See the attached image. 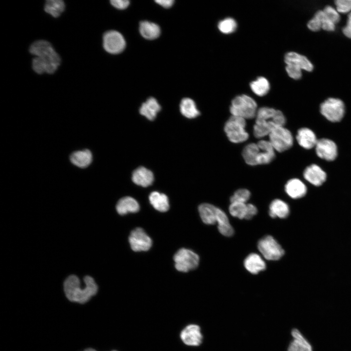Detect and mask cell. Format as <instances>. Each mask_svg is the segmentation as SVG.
Wrapping results in <instances>:
<instances>
[{"label":"cell","instance_id":"f35d334b","mask_svg":"<svg viewBox=\"0 0 351 351\" xmlns=\"http://www.w3.org/2000/svg\"><path fill=\"white\" fill-rule=\"evenodd\" d=\"M110 3L114 7L123 10L128 7L130 1L127 0H112L110 1Z\"/></svg>","mask_w":351,"mask_h":351},{"label":"cell","instance_id":"e0dca14e","mask_svg":"<svg viewBox=\"0 0 351 351\" xmlns=\"http://www.w3.org/2000/svg\"><path fill=\"white\" fill-rule=\"evenodd\" d=\"M284 60L286 64H292L301 70L312 71L313 65L311 61L304 56L294 52H289L285 55Z\"/></svg>","mask_w":351,"mask_h":351},{"label":"cell","instance_id":"3957f363","mask_svg":"<svg viewBox=\"0 0 351 351\" xmlns=\"http://www.w3.org/2000/svg\"><path fill=\"white\" fill-rule=\"evenodd\" d=\"M83 281L85 286L82 288L80 286L79 279L75 275H71L65 279L63 284L64 291L70 301L83 304L97 293L98 287L92 277L85 276Z\"/></svg>","mask_w":351,"mask_h":351},{"label":"cell","instance_id":"74e56055","mask_svg":"<svg viewBox=\"0 0 351 351\" xmlns=\"http://www.w3.org/2000/svg\"><path fill=\"white\" fill-rule=\"evenodd\" d=\"M335 3L339 12L345 13L351 10V0H337Z\"/></svg>","mask_w":351,"mask_h":351},{"label":"cell","instance_id":"ee69618b","mask_svg":"<svg viewBox=\"0 0 351 351\" xmlns=\"http://www.w3.org/2000/svg\"><path fill=\"white\" fill-rule=\"evenodd\" d=\"M155 2L157 4L160 5L164 8H169L172 6L175 2L174 0H156Z\"/></svg>","mask_w":351,"mask_h":351},{"label":"cell","instance_id":"ba28073f","mask_svg":"<svg viewBox=\"0 0 351 351\" xmlns=\"http://www.w3.org/2000/svg\"><path fill=\"white\" fill-rule=\"evenodd\" d=\"M174 260L176 269L181 272H188L198 266L199 256L193 251L185 249H179L174 255Z\"/></svg>","mask_w":351,"mask_h":351},{"label":"cell","instance_id":"4316f807","mask_svg":"<svg viewBox=\"0 0 351 351\" xmlns=\"http://www.w3.org/2000/svg\"><path fill=\"white\" fill-rule=\"evenodd\" d=\"M139 31L144 38L150 40L157 39L161 32L160 27L157 24L148 21L140 22Z\"/></svg>","mask_w":351,"mask_h":351},{"label":"cell","instance_id":"7bdbcfd3","mask_svg":"<svg viewBox=\"0 0 351 351\" xmlns=\"http://www.w3.org/2000/svg\"><path fill=\"white\" fill-rule=\"evenodd\" d=\"M343 33L348 38H351V13L348 15L347 25L343 28Z\"/></svg>","mask_w":351,"mask_h":351},{"label":"cell","instance_id":"7402d4cb","mask_svg":"<svg viewBox=\"0 0 351 351\" xmlns=\"http://www.w3.org/2000/svg\"><path fill=\"white\" fill-rule=\"evenodd\" d=\"M160 109V105L156 99L153 97H150L142 104L139 109V113L149 120H153Z\"/></svg>","mask_w":351,"mask_h":351},{"label":"cell","instance_id":"836d02e7","mask_svg":"<svg viewBox=\"0 0 351 351\" xmlns=\"http://www.w3.org/2000/svg\"><path fill=\"white\" fill-rule=\"evenodd\" d=\"M237 28L235 20L232 18H227L220 20L218 23V28L224 34H230L234 32Z\"/></svg>","mask_w":351,"mask_h":351},{"label":"cell","instance_id":"8fae6325","mask_svg":"<svg viewBox=\"0 0 351 351\" xmlns=\"http://www.w3.org/2000/svg\"><path fill=\"white\" fill-rule=\"evenodd\" d=\"M103 46L108 53L118 54L124 50L126 42L121 33L115 30H110L103 35Z\"/></svg>","mask_w":351,"mask_h":351},{"label":"cell","instance_id":"f1b7e54d","mask_svg":"<svg viewBox=\"0 0 351 351\" xmlns=\"http://www.w3.org/2000/svg\"><path fill=\"white\" fill-rule=\"evenodd\" d=\"M149 198L150 203L156 210L161 212H165L169 210L168 198L165 194L153 192L150 194Z\"/></svg>","mask_w":351,"mask_h":351},{"label":"cell","instance_id":"60d3db41","mask_svg":"<svg viewBox=\"0 0 351 351\" xmlns=\"http://www.w3.org/2000/svg\"><path fill=\"white\" fill-rule=\"evenodd\" d=\"M257 213V209L256 207L253 204H247V213L245 216L246 219H251Z\"/></svg>","mask_w":351,"mask_h":351},{"label":"cell","instance_id":"52a82bcc","mask_svg":"<svg viewBox=\"0 0 351 351\" xmlns=\"http://www.w3.org/2000/svg\"><path fill=\"white\" fill-rule=\"evenodd\" d=\"M269 141L275 151L284 152L293 145V136L291 132L284 126L276 128L269 134Z\"/></svg>","mask_w":351,"mask_h":351},{"label":"cell","instance_id":"6da1fadb","mask_svg":"<svg viewBox=\"0 0 351 351\" xmlns=\"http://www.w3.org/2000/svg\"><path fill=\"white\" fill-rule=\"evenodd\" d=\"M30 53L35 57L32 60V68L39 74L54 73L60 63V58L49 42L39 40L31 44Z\"/></svg>","mask_w":351,"mask_h":351},{"label":"cell","instance_id":"8d00e7d4","mask_svg":"<svg viewBox=\"0 0 351 351\" xmlns=\"http://www.w3.org/2000/svg\"><path fill=\"white\" fill-rule=\"evenodd\" d=\"M286 70L288 75L292 78L298 79L301 78V69L292 64H286Z\"/></svg>","mask_w":351,"mask_h":351},{"label":"cell","instance_id":"4dcf8cb0","mask_svg":"<svg viewBox=\"0 0 351 351\" xmlns=\"http://www.w3.org/2000/svg\"><path fill=\"white\" fill-rule=\"evenodd\" d=\"M250 87L255 95L259 97H262L269 92L270 85L266 78L263 77H259L255 80L250 83Z\"/></svg>","mask_w":351,"mask_h":351},{"label":"cell","instance_id":"ab89813d","mask_svg":"<svg viewBox=\"0 0 351 351\" xmlns=\"http://www.w3.org/2000/svg\"><path fill=\"white\" fill-rule=\"evenodd\" d=\"M307 26L311 30L317 31L321 28V23L317 18L314 17L308 22Z\"/></svg>","mask_w":351,"mask_h":351},{"label":"cell","instance_id":"bcb514c9","mask_svg":"<svg viewBox=\"0 0 351 351\" xmlns=\"http://www.w3.org/2000/svg\"></svg>","mask_w":351,"mask_h":351},{"label":"cell","instance_id":"7a4b0ae2","mask_svg":"<svg viewBox=\"0 0 351 351\" xmlns=\"http://www.w3.org/2000/svg\"><path fill=\"white\" fill-rule=\"evenodd\" d=\"M253 127V134L257 138L269 136L276 128L284 126L286 119L283 113L273 108L262 107L258 109Z\"/></svg>","mask_w":351,"mask_h":351},{"label":"cell","instance_id":"4fadbf2b","mask_svg":"<svg viewBox=\"0 0 351 351\" xmlns=\"http://www.w3.org/2000/svg\"><path fill=\"white\" fill-rule=\"evenodd\" d=\"M315 147L318 156L327 161L334 160L337 156V146L331 139L328 138L318 139Z\"/></svg>","mask_w":351,"mask_h":351},{"label":"cell","instance_id":"ffe728a7","mask_svg":"<svg viewBox=\"0 0 351 351\" xmlns=\"http://www.w3.org/2000/svg\"><path fill=\"white\" fill-rule=\"evenodd\" d=\"M132 181L137 185L146 187L152 184L154 175L150 170L144 167H139L133 172Z\"/></svg>","mask_w":351,"mask_h":351},{"label":"cell","instance_id":"83f0119b","mask_svg":"<svg viewBox=\"0 0 351 351\" xmlns=\"http://www.w3.org/2000/svg\"><path fill=\"white\" fill-rule=\"evenodd\" d=\"M216 223L218 225V230L221 234L228 237L234 234V230L229 222L227 215L219 208L217 210Z\"/></svg>","mask_w":351,"mask_h":351},{"label":"cell","instance_id":"484cf974","mask_svg":"<svg viewBox=\"0 0 351 351\" xmlns=\"http://www.w3.org/2000/svg\"><path fill=\"white\" fill-rule=\"evenodd\" d=\"M117 213L120 215L129 213H136L139 210V205L136 199L132 197L125 196L120 199L116 205Z\"/></svg>","mask_w":351,"mask_h":351},{"label":"cell","instance_id":"1f68e13d","mask_svg":"<svg viewBox=\"0 0 351 351\" xmlns=\"http://www.w3.org/2000/svg\"><path fill=\"white\" fill-rule=\"evenodd\" d=\"M64 9L65 4L61 0H48L44 5L45 11L54 18L59 16Z\"/></svg>","mask_w":351,"mask_h":351},{"label":"cell","instance_id":"b9f144b4","mask_svg":"<svg viewBox=\"0 0 351 351\" xmlns=\"http://www.w3.org/2000/svg\"><path fill=\"white\" fill-rule=\"evenodd\" d=\"M321 28L328 31H332L335 29V24L327 19L322 22Z\"/></svg>","mask_w":351,"mask_h":351},{"label":"cell","instance_id":"d6a6232c","mask_svg":"<svg viewBox=\"0 0 351 351\" xmlns=\"http://www.w3.org/2000/svg\"><path fill=\"white\" fill-rule=\"evenodd\" d=\"M230 214L239 219H245L247 213V204L240 202L231 203L229 207Z\"/></svg>","mask_w":351,"mask_h":351},{"label":"cell","instance_id":"5b68a950","mask_svg":"<svg viewBox=\"0 0 351 351\" xmlns=\"http://www.w3.org/2000/svg\"><path fill=\"white\" fill-rule=\"evenodd\" d=\"M257 110V105L255 101L251 97L245 94L234 98L230 107L232 116L245 119L255 117Z\"/></svg>","mask_w":351,"mask_h":351},{"label":"cell","instance_id":"5bb4252c","mask_svg":"<svg viewBox=\"0 0 351 351\" xmlns=\"http://www.w3.org/2000/svg\"><path fill=\"white\" fill-rule=\"evenodd\" d=\"M180 336L185 344L192 346H199L202 343L203 339L200 328L195 324L187 326L181 331Z\"/></svg>","mask_w":351,"mask_h":351},{"label":"cell","instance_id":"277c9868","mask_svg":"<svg viewBox=\"0 0 351 351\" xmlns=\"http://www.w3.org/2000/svg\"><path fill=\"white\" fill-rule=\"evenodd\" d=\"M275 151L269 140L261 139L245 146L242 155L245 162L250 166L268 164L275 156Z\"/></svg>","mask_w":351,"mask_h":351},{"label":"cell","instance_id":"2e32d148","mask_svg":"<svg viewBox=\"0 0 351 351\" xmlns=\"http://www.w3.org/2000/svg\"><path fill=\"white\" fill-rule=\"evenodd\" d=\"M285 191L292 198L299 199L306 195L307 189L306 185L300 180L292 178L285 184Z\"/></svg>","mask_w":351,"mask_h":351},{"label":"cell","instance_id":"f546056e","mask_svg":"<svg viewBox=\"0 0 351 351\" xmlns=\"http://www.w3.org/2000/svg\"><path fill=\"white\" fill-rule=\"evenodd\" d=\"M179 107L181 113L187 118H194L200 115L195 101L189 98H183Z\"/></svg>","mask_w":351,"mask_h":351},{"label":"cell","instance_id":"9c48e42d","mask_svg":"<svg viewBox=\"0 0 351 351\" xmlns=\"http://www.w3.org/2000/svg\"><path fill=\"white\" fill-rule=\"evenodd\" d=\"M257 248L263 257L268 260H279L285 254L281 246L271 235H267L260 239Z\"/></svg>","mask_w":351,"mask_h":351},{"label":"cell","instance_id":"8992f818","mask_svg":"<svg viewBox=\"0 0 351 351\" xmlns=\"http://www.w3.org/2000/svg\"><path fill=\"white\" fill-rule=\"evenodd\" d=\"M246 126V119L231 116L225 122L224 130L230 141L239 143L246 141L249 138Z\"/></svg>","mask_w":351,"mask_h":351},{"label":"cell","instance_id":"d590c367","mask_svg":"<svg viewBox=\"0 0 351 351\" xmlns=\"http://www.w3.org/2000/svg\"><path fill=\"white\" fill-rule=\"evenodd\" d=\"M327 18L334 24L340 20V16L337 11L330 6H327L323 10Z\"/></svg>","mask_w":351,"mask_h":351},{"label":"cell","instance_id":"7c38bea8","mask_svg":"<svg viewBox=\"0 0 351 351\" xmlns=\"http://www.w3.org/2000/svg\"><path fill=\"white\" fill-rule=\"evenodd\" d=\"M129 241L131 249L135 252L148 251L152 245V239L141 228H136L131 232Z\"/></svg>","mask_w":351,"mask_h":351},{"label":"cell","instance_id":"d4e9b609","mask_svg":"<svg viewBox=\"0 0 351 351\" xmlns=\"http://www.w3.org/2000/svg\"><path fill=\"white\" fill-rule=\"evenodd\" d=\"M92 154L88 149L74 152L70 156L71 162L76 166L81 168L88 167L92 162Z\"/></svg>","mask_w":351,"mask_h":351},{"label":"cell","instance_id":"603a6c76","mask_svg":"<svg viewBox=\"0 0 351 351\" xmlns=\"http://www.w3.org/2000/svg\"><path fill=\"white\" fill-rule=\"evenodd\" d=\"M217 207L209 203H202L198 207V212L202 221L208 225L216 223Z\"/></svg>","mask_w":351,"mask_h":351},{"label":"cell","instance_id":"e575fe53","mask_svg":"<svg viewBox=\"0 0 351 351\" xmlns=\"http://www.w3.org/2000/svg\"><path fill=\"white\" fill-rule=\"evenodd\" d=\"M251 196V193L246 189H239L237 190L230 197L231 203L240 202L244 203L249 200Z\"/></svg>","mask_w":351,"mask_h":351},{"label":"cell","instance_id":"cb8c5ba5","mask_svg":"<svg viewBox=\"0 0 351 351\" xmlns=\"http://www.w3.org/2000/svg\"><path fill=\"white\" fill-rule=\"evenodd\" d=\"M292 335L293 340L290 344L288 351H312L310 343L298 330L293 329Z\"/></svg>","mask_w":351,"mask_h":351},{"label":"cell","instance_id":"d6986e66","mask_svg":"<svg viewBox=\"0 0 351 351\" xmlns=\"http://www.w3.org/2000/svg\"><path fill=\"white\" fill-rule=\"evenodd\" d=\"M245 269L250 273L255 274L266 269V265L262 257L258 254L252 253L244 261Z\"/></svg>","mask_w":351,"mask_h":351},{"label":"cell","instance_id":"30bf717a","mask_svg":"<svg viewBox=\"0 0 351 351\" xmlns=\"http://www.w3.org/2000/svg\"><path fill=\"white\" fill-rule=\"evenodd\" d=\"M320 112L328 120L339 122L344 117L345 105L340 99L329 98L321 104Z\"/></svg>","mask_w":351,"mask_h":351},{"label":"cell","instance_id":"f6af8a7d","mask_svg":"<svg viewBox=\"0 0 351 351\" xmlns=\"http://www.w3.org/2000/svg\"><path fill=\"white\" fill-rule=\"evenodd\" d=\"M84 351H97L95 350L92 349V348H88L86 350H85Z\"/></svg>","mask_w":351,"mask_h":351},{"label":"cell","instance_id":"ac0fdd59","mask_svg":"<svg viewBox=\"0 0 351 351\" xmlns=\"http://www.w3.org/2000/svg\"><path fill=\"white\" fill-rule=\"evenodd\" d=\"M296 138L299 145L306 149L315 147L318 140L314 132L308 128L299 129Z\"/></svg>","mask_w":351,"mask_h":351},{"label":"cell","instance_id":"44dd1931","mask_svg":"<svg viewBox=\"0 0 351 351\" xmlns=\"http://www.w3.org/2000/svg\"><path fill=\"white\" fill-rule=\"evenodd\" d=\"M290 207L285 201L280 199L273 200L269 206V215L273 218L278 217L286 218L290 214Z\"/></svg>","mask_w":351,"mask_h":351},{"label":"cell","instance_id":"9a60e30c","mask_svg":"<svg viewBox=\"0 0 351 351\" xmlns=\"http://www.w3.org/2000/svg\"><path fill=\"white\" fill-rule=\"evenodd\" d=\"M304 177L312 184L319 186L326 180V173L317 165L312 164L308 166L304 170Z\"/></svg>","mask_w":351,"mask_h":351}]
</instances>
